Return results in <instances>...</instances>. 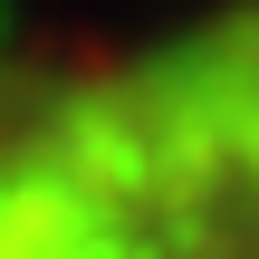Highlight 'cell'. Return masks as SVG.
Returning a JSON list of instances; mask_svg holds the SVG:
<instances>
[{
    "mask_svg": "<svg viewBox=\"0 0 259 259\" xmlns=\"http://www.w3.org/2000/svg\"><path fill=\"white\" fill-rule=\"evenodd\" d=\"M0 259H259V0L0 38Z\"/></svg>",
    "mask_w": 259,
    "mask_h": 259,
    "instance_id": "6da1fadb",
    "label": "cell"
}]
</instances>
